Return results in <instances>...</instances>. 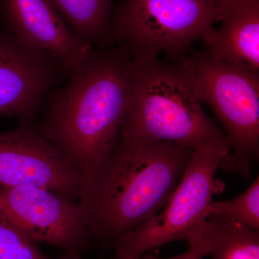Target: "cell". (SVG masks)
Returning <instances> with one entry per match:
<instances>
[{
	"mask_svg": "<svg viewBox=\"0 0 259 259\" xmlns=\"http://www.w3.org/2000/svg\"><path fill=\"white\" fill-rule=\"evenodd\" d=\"M132 56L124 48H93L53 93L37 127L83 177L115 151L130 104Z\"/></svg>",
	"mask_w": 259,
	"mask_h": 259,
	"instance_id": "6da1fadb",
	"label": "cell"
},
{
	"mask_svg": "<svg viewBox=\"0 0 259 259\" xmlns=\"http://www.w3.org/2000/svg\"><path fill=\"white\" fill-rule=\"evenodd\" d=\"M194 149L171 143L117 144L88 177L78 199L91 239L114 246L126 233L161 212Z\"/></svg>",
	"mask_w": 259,
	"mask_h": 259,
	"instance_id": "7a4b0ae2",
	"label": "cell"
},
{
	"mask_svg": "<svg viewBox=\"0 0 259 259\" xmlns=\"http://www.w3.org/2000/svg\"><path fill=\"white\" fill-rule=\"evenodd\" d=\"M171 143L196 149L212 146L226 153V135L207 115L183 64L158 58L135 59L131 98L118 143Z\"/></svg>",
	"mask_w": 259,
	"mask_h": 259,
	"instance_id": "3957f363",
	"label": "cell"
},
{
	"mask_svg": "<svg viewBox=\"0 0 259 259\" xmlns=\"http://www.w3.org/2000/svg\"><path fill=\"white\" fill-rule=\"evenodd\" d=\"M201 103L212 108L230 146L220 168L248 179L259 157V71L192 53L178 59Z\"/></svg>",
	"mask_w": 259,
	"mask_h": 259,
	"instance_id": "277c9868",
	"label": "cell"
},
{
	"mask_svg": "<svg viewBox=\"0 0 259 259\" xmlns=\"http://www.w3.org/2000/svg\"><path fill=\"white\" fill-rule=\"evenodd\" d=\"M229 0H119L107 44L136 59L161 53L178 60L193 42L204 40L221 22Z\"/></svg>",
	"mask_w": 259,
	"mask_h": 259,
	"instance_id": "5b68a950",
	"label": "cell"
},
{
	"mask_svg": "<svg viewBox=\"0 0 259 259\" xmlns=\"http://www.w3.org/2000/svg\"><path fill=\"white\" fill-rule=\"evenodd\" d=\"M226 153L212 146L196 148L183 176L157 215L116 242L115 258L131 259L177 241L189 246L205 237L207 209L218 190L216 174Z\"/></svg>",
	"mask_w": 259,
	"mask_h": 259,
	"instance_id": "8992f818",
	"label": "cell"
},
{
	"mask_svg": "<svg viewBox=\"0 0 259 259\" xmlns=\"http://www.w3.org/2000/svg\"><path fill=\"white\" fill-rule=\"evenodd\" d=\"M0 218L64 254L79 255L91 240L79 204L40 187H0Z\"/></svg>",
	"mask_w": 259,
	"mask_h": 259,
	"instance_id": "52a82bcc",
	"label": "cell"
},
{
	"mask_svg": "<svg viewBox=\"0 0 259 259\" xmlns=\"http://www.w3.org/2000/svg\"><path fill=\"white\" fill-rule=\"evenodd\" d=\"M32 122L0 133V187H40L78 198L83 175Z\"/></svg>",
	"mask_w": 259,
	"mask_h": 259,
	"instance_id": "ba28073f",
	"label": "cell"
},
{
	"mask_svg": "<svg viewBox=\"0 0 259 259\" xmlns=\"http://www.w3.org/2000/svg\"><path fill=\"white\" fill-rule=\"evenodd\" d=\"M63 74L64 69L50 56L0 32V117L33 122Z\"/></svg>",
	"mask_w": 259,
	"mask_h": 259,
	"instance_id": "9c48e42d",
	"label": "cell"
},
{
	"mask_svg": "<svg viewBox=\"0 0 259 259\" xmlns=\"http://www.w3.org/2000/svg\"><path fill=\"white\" fill-rule=\"evenodd\" d=\"M0 22L7 33L50 56L68 75L83 64L94 48L71 31L49 0H0Z\"/></svg>",
	"mask_w": 259,
	"mask_h": 259,
	"instance_id": "30bf717a",
	"label": "cell"
},
{
	"mask_svg": "<svg viewBox=\"0 0 259 259\" xmlns=\"http://www.w3.org/2000/svg\"><path fill=\"white\" fill-rule=\"evenodd\" d=\"M221 22L203 40L206 54L259 71V0H229Z\"/></svg>",
	"mask_w": 259,
	"mask_h": 259,
	"instance_id": "8fae6325",
	"label": "cell"
},
{
	"mask_svg": "<svg viewBox=\"0 0 259 259\" xmlns=\"http://www.w3.org/2000/svg\"><path fill=\"white\" fill-rule=\"evenodd\" d=\"M80 40L107 45L114 0H49Z\"/></svg>",
	"mask_w": 259,
	"mask_h": 259,
	"instance_id": "7c38bea8",
	"label": "cell"
},
{
	"mask_svg": "<svg viewBox=\"0 0 259 259\" xmlns=\"http://www.w3.org/2000/svg\"><path fill=\"white\" fill-rule=\"evenodd\" d=\"M206 236L211 259H259V231L231 218L209 215Z\"/></svg>",
	"mask_w": 259,
	"mask_h": 259,
	"instance_id": "4fadbf2b",
	"label": "cell"
},
{
	"mask_svg": "<svg viewBox=\"0 0 259 259\" xmlns=\"http://www.w3.org/2000/svg\"><path fill=\"white\" fill-rule=\"evenodd\" d=\"M211 214L226 216L243 226L259 231V179L236 198L212 202L207 209Z\"/></svg>",
	"mask_w": 259,
	"mask_h": 259,
	"instance_id": "5bb4252c",
	"label": "cell"
},
{
	"mask_svg": "<svg viewBox=\"0 0 259 259\" xmlns=\"http://www.w3.org/2000/svg\"><path fill=\"white\" fill-rule=\"evenodd\" d=\"M0 259H81L79 255L63 253L53 258L42 253L37 243L0 218Z\"/></svg>",
	"mask_w": 259,
	"mask_h": 259,
	"instance_id": "9a60e30c",
	"label": "cell"
},
{
	"mask_svg": "<svg viewBox=\"0 0 259 259\" xmlns=\"http://www.w3.org/2000/svg\"><path fill=\"white\" fill-rule=\"evenodd\" d=\"M209 249L208 241L205 237L202 243L189 246L188 249L184 253L176 255V256L172 257V258H161L159 257L155 256V255L146 253V254L141 255V256L131 259H203L204 256L209 254Z\"/></svg>",
	"mask_w": 259,
	"mask_h": 259,
	"instance_id": "2e32d148",
	"label": "cell"
}]
</instances>
